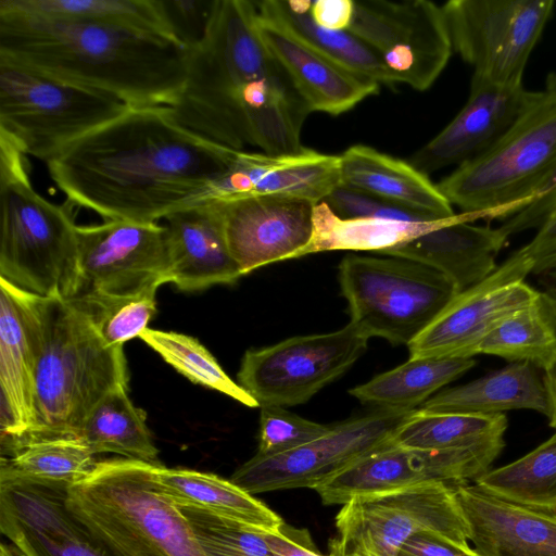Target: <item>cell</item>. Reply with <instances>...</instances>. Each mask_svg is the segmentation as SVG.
Wrapping results in <instances>:
<instances>
[{
    "label": "cell",
    "mask_w": 556,
    "mask_h": 556,
    "mask_svg": "<svg viewBox=\"0 0 556 556\" xmlns=\"http://www.w3.org/2000/svg\"><path fill=\"white\" fill-rule=\"evenodd\" d=\"M175 36L188 48L202 37L214 1H163Z\"/></svg>",
    "instance_id": "45"
},
{
    "label": "cell",
    "mask_w": 556,
    "mask_h": 556,
    "mask_svg": "<svg viewBox=\"0 0 556 556\" xmlns=\"http://www.w3.org/2000/svg\"><path fill=\"white\" fill-rule=\"evenodd\" d=\"M510 363L527 362L543 371L556 362V331L540 292L529 306L513 314L490 331L473 349Z\"/></svg>",
    "instance_id": "37"
},
{
    "label": "cell",
    "mask_w": 556,
    "mask_h": 556,
    "mask_svg": "<svg viewBox=\"0 0 556 556\" xmlns=\"http://www.w3.org/2000/svg\"><path fill=\"white\" fill-rule=\"evenodd\" d=\"M170 254V283L185 292L232 285L241 276L225 236L220 205L201 202L165 218Z\"/></svg>",
    "instance_id": "22"
},
{
    "label": "cell",
    "mask_w": 556,
    "mask_h": 556,
    "mask_svg": "<svg viewBox=\"0 0 556 556\" xmlns=\"http://www.w3.org/2000/svg\"><path fill=\"white\" fill-rule=\"evenodd\" d=\"M341 184L437 219L456 214L428 175L408 161L355 144L340 154Z\"/></svg>",
    "instance_id": "26"
},
{
    "label": "cell",
    "mask_w": 556,
    "mask_h": 556,
    "mask_svg": "<svg viewBox=\"0 0 556 556\" xmlns=\"http://www.w3.org/2000/svg\"><path fill=\"white\" fill-rule=\"evenodd\" d=\"M539 291L546 303L556 331V267L539 275Z\"/></svg>",
    "instance_id": "50"
},
{
    "label": "cell",
    "mask_w": 556,
    "mask_h": 556,
    "mask_svg": "<svg viewBox=\"0 0 556 556\" xmlns=\"http://www.w3.org/2000/svg\"><path fill=\"white\" fill-rule=\"evenodd\" d=\"M348 30L374 50L396 84L418 91L434 84L454 51L442 7L428 0H354Z\"/></svg>",
    "instance_id": "13"
},
{
    "label": "cell",
    "mask_w": 556,
    "mask_h": 556,
    "mask_svg": "<svg viewBox=\"0 0 556 556\" xmlns=\"http://www.w3.org/2000/svg\"><path fill=\"white\" fill-rule=\"evenodd\" d=\"M556 164V77L509 129L480 156L457 166L437 186L469 222L509 218L528 202Z\"/></svg>",
    "instance_id": "7"
},
{
    "label": "cell",
    "mask_w": 556,
    "mask_h": 556,
    "mask_svg": "<svg viewBox=\"0 0 556 556\" xmlns=\"http://www.w3.org/2000/svg\"><path fill=\"white\" fill-rule=\"evenodd\" d=\"M189 48L155 34L0 8V58L118 98L173 106Z\"/></svg>",
    "instance_id": "3"
},
{
    "label": "cell",
    "mask_w": 556,
    "mask_h": 556,
    "mask_svg": "<svg viewBox=\"0 0 556 556\" xmlns=\"http://www.w3.org/2000/svg\"><path fill=\"white\" fill-rule=\"evenodd\" d=\"M178 506L204 556H277L278 531L269 532L201 507Z\"/></svg>",
    "instance_id": "40"
},
{
    "label": "cell",
    "mask_w": 556,
    "mask_h": 556,
    "mask_svg": "<svg viewBox=\"0 0 556 556\" xmlns=\"http://www.w3.org/2000/svg\"><path fill=\"white\" fill-rule=\"evenodd\" d=\"M3 281L20 304L36 358L37 424L2 445L39 438L76 437L93 407L113 389L128 387L123 346H109L72 301L36 296Z\"/></svg>",
    "instance_id": "4"
},
{
    "label": "cell",
    "mask_w": 556,
    "mask_h": 556,
    "mask_svg": "<svg viewBox=\"0 0 556 556\" xmlns=\"http://www.w3.org/2000/svg\"><path fill=\"white\" fill-rule=\"evenodd\" d=\"M258 15L268 20L344 68L377 84L396 83L374 50L350 30H331L312 18L309 0L254 1Z\"/></svg>",
    "instance_id": "29"
},
{
    "label": "cell",
    "mask_w": 556,
    "mask_h": 556,
    "mask_svg": "<svg viewBox=\"0 0 556 556\" xmlns=\"http://www.w3.org/2000/svg\"><path fill=\"white\" fill-rule=\"evenodd\" d=\"M15 553V552H14ZM15 556H17V554L15 553Z\"/></svg>",
    "instance_id": "53"
},
{
    "label": "cell",
    "mask_w": 556,
    "mask_h": 556,
    "mask_svg": "<svg viewBox=\"0 0 556 556\" xmlns=\"http://www.w3.org/2000/svg\"><path fill=\"white\" fill-rule=\"evenodd\" d=\"M507 239L500 227L475 226L464 214H456L433 230L384 255L431 266L447 275L462 292L497 268L496 256Z\"/></svg>",
    "instance_id": "25"
},
{
    "label": "cell",
    "mask_w": 556,
    "mask_h": 556,
    "mask_svg": "<svg viewBox=\"0 0 556 556\" xmlns=\"http://www.w3.org/2000/svg\"><path fill=\"white\" fill-rule=\"evenodd\" d=\"M414 410L376 409L330 426L321 437L283 454L242 464L230 481L254 495L288 489H315L369 453L387 445Z\"/></svg>",
    "instance_id": "14"
},
{
    "label": "cell",
    "mask_w": 556,
    "mask_h": 556,
    "mask_svg": "<svg viewBox=\"0 0 556 556\" xmlns=\"http://www.w3.org/2000/svg\"><path fill=\"white\" fill-rule=\"evenodd\" d=\"M475 365L473 357H409L349 393L377 409L415 410Z\"/></svg>",
    "instance_id": "31"
},
{
    "label": "cell",
    "mask_w": 556,
    "mask_h": 556,
    "mask_svg": "<svg viewBox=\"0 0 556 556\" xmlns=\"http://www.w3.org/2000/svg\"><path fill=\"white\" fill-rule=\"evenodd\" d=\"M156 292L118 298L81 293L72 301L91 320L109 346H123L139 337L156 313Z\"/></svg>",
    "instance_id": "41"
},
{
    "label": "cell",
    "mask_w": 556,
    "mask_h": 556,
    "mask_svg": "<svg viewBox=\"0 0 556 556\" xmlns=\"http://www.w3.org/2000/svg\"><path fill=\"white\" fill-rule=\"evenodd\" d=\"M309 13L313 21L323 28L346 30L353 18L354 0L312 1Z\"/></svg>",
    "instance_id": "48"
},
{
    "label": "cell",
    "mask_w": 556,
    "mask_h": 556,
    "mask_svg": "<svg viewBox=\"0 0 556 556\" xmlns=\"http://www.w3.org/2000/svg\"><path fill=\"white\" fill-rule=\"evenodd\" d=\"M330 426L305 419L276 405L261 406L258 456H276L298 448L329 430Z\"/></svg>",
    "instance_id": "42"
},
{
    "label": "cell",
    "mask_w": 556,
    "mask_h": 556,
    "mask_svg": "<svg viewBox=\"0 0 556 556\" xmlns=\"http://www.w3.org/2000/svg\"><path fill=\"white\" fill-rule=\"evenodd\" d=\"M336 529L329 552L337 556H399L424 531L470 545L456 489L442 482L354 497L339 510Z\"/></svg>",
    "instance_id": "10"
},
{
    "label": "cell",
    "mask_w": 556,
    "mask_h": 556,
    "mask_svg": "<svg viewBox=\"0 0 556 556\" xmlns=\"http://www.w3.org/2000/svg\"><path fill=\"white\" fill-rule=\"evenodd\" d=\"M185 127L217 144L271 155L303 150L312 113L264 42L254 1L214 0L200 40L189 48L178 101L169 106Z\"/></svg>",
    "instance_id": "2"
},
{
    "label": "cell",
    "mask_w": 556,
    "mask_h": 556,
    "mask_svg": "<svg viewBox=\"0 0 556 556\" xmlns=\"http://www.w3.org/2000/svg\"><path fill=\"white\" fill-rule=\"evenodd\" d=\"M456 496L480 556H556V514L500 500L469 483L457 486Z\"/></svg>",
    "instance_id": "23"
},
{
    "label": "cell",
    "mask_w": 556,
    "mask_h": 556,
    "mask_svg": "<svg viewBox=\"0 0 556 556\" xmlns=\"http://www.w3.org/2000/svg\"><path fill=\"white\" fill-rule=\"evenodd\" d=\"M553 0H451L442 7L453 50L475 76L519 87L553 14Z\"/></svg>",
    "instance_id": "11"
},
{
    "label": "cell",
    "mask_w": 556,
    "mask_h": 556,
    "mask_svg": "<svg viewBox=\"0 0 556 556\" xmlns=\"http://www.w3.org/2000/svg\"><path fill=\"white\" fill-rule=\"evenodd\" d=\"M258 29L312 113L340 115L379 92V84L344 68L260 15Z\"/></svg>",
    "instance_id": "24"
},
{
    "label": "cell",
    "mask_w": 556,
    "mask_h": 556,
    "mask_svg": "<svg viewBox=\"0 0 556 556\" xmlns=\"http://www.w3.org/2000/svg\"><path fill=\"white\" fill-rule=\"evenodd\" d=\"M1 440L35 429L36 358L25 315L0 280Z\"/></svg>",
    "instance_id": "27"
},
{
    "label": "cell",
    "mask_w": 556,
    "mask_h": 556,
    "mask_svg": "<svg viewBox=\"0 0 556 556\" xmlns=\"http://www.w3.org/2000/svg\"><path fill=\"white\" fill-rule=\"evenodd\" d=\"M100 460L72 484L67 506L112 556H204L179 506L161 488L156 466Z\"/></svg>",
    "instance_id": "5"
},
{
    "label": "cell",
    "mask_w": 556,
    "mask_h": 556,
    "mask_svg": "<svg viewBox=\"0 0 556 556\" xmlns=\"http://www.w3.org/2000/svg\"><path fill=\"white\" fill-rule=\"evenodd\" d=\"M473 484L500 500L556 514V432L525 456L489 469Z\"/></svg>",
    "instance_id": "36"
},
{
    "label": "cell",
    "mask_w": 556,
    "mask_h": 556,
    "mask_svg": "<svg viewBox=\"0 0 556 556\" xmlns=\"http://www.w3.org/2000/svg\"><path fill=\"white\" fill-rule=\"evenodd\" d=\"M448 219L409 223L380 218H344L321 201L315 204L313 237L300 257L325 251H371L384 254Z\"/></svg>",
    "instance_id": "32"
},
{
    "label": "cell",
    "mask_w": 556,
    "mask_h": 556,
    "mask_svg": "<svg viewBox=\"0 0 556 556\" xmlns=\"http://www.w3.org/2000/svg\"><path fill=\"white\" fill-rule=\"evenodd\" d=\"M544 376L552 403V415L548 419L549 426L556 429V362L544 370Z\"/></svg>",
    "instance_id": "51"
},
{
    "label": "cell",
    "mask_w": 556,
    "mask_h": 556,
    "mask_svg": "<svg viewBox=\"0 0 556 556\" xmlns=\"http://www.w3.org/2000/svg\"><path fill=\"white\" fill-rule=\"evenodd\" d=\"M556 208V164L539 185L526 205L500 227L507 236L538 229Z\"/></svg>",
    "instance_id": "44"
},
{
    "label": "cell",
    "mask_w": 556,
    "mask_h": 556,
    "mask_svg": "<svg viewBox=\"0 0 556 556\" xmlns=\"http://www.w3.org/2000/svg\"><path fill=\"white\" fill-rule=\"evenodd\" d=\"M139 338L193 383L218 391L248 407L257 402L220 367L197 339L175 331L144 329Z\"/></svg>",
    "instance_id": "39"
},
{
    "label": "cell",
    "mask_w": 556,
    "mask_h": 556,
    "mask_svg": "<svg viewBox=\"0 0 556 556\" xmlns=\"http://www.w3.org/2000/svg\"><path fill=\"white\" fill-rule=\"evenodd\" d=\"M238 151L182 126L169 106H129L46 164L71 206L157 223L193 204Z\"/></svg>",
    "instance_id": "1"
},
{
    "label": "cell",
    "mask_w": 556,
    "mask_h": 556,
    "mask_svg": "<svg viewBox=\"0 0 556 556\" xmlns=\"http://www.w3.org/2000/svg\"><path fill=\"white\" fill-rule=\"evenodd\" d=\"M340 184V155L307 148L280 155L239 150L228 169L193 204L261 195L319 203Z\"/></svg>",
    "instance_id": "21"
},
{
    "label": "cell",
    "mask_w": 556,
    "mask_h": 556,
    "mask_svg": "<svg viewBox=\"0 0 556 556\" xmlns=\"http://www.w3.org/2000/svg\"><path fill=\"white\" fill-rule=\"evenodd\" d=\"M70 486L0 466V530L17 556H112L70 511Z\"/></svg>",
    "instance_id": "18"
},
{
    "label": "cell",
    "mask_w": 556,
    "mask_h": 556,
    "mask_svg": "<svg viewBox=\"0 0 556 556\" xmlns=\"http://www.w3.org/2000/svg\"><path fill=\"white\" fill-rule=\"evenodd\" d=\"M0 556H15V553L11 546L2 543L0 546Z\"/></svg>",
    "instance_id": "52"
},
{
    "label": "cell",
    "mask_w": 556,
    "mask_h": 556,
    "mask_svg": "<svg viewBox=\"0 0 556 556\" xmlns=\"http://www.w3.org/2000/svg\"><path fill=\"white\" fill-rule=\"evenodd\" d=\"M531 263L518 249L478 283L459 292L408 345L409 357H472L497 325L532 304L540 291L525 282Z\"/></svg>",
    "instance_id": "16"
},
{
    "label": "cell",
    "mask_w": 556,
    "mask_h": 556,
    "mask_svg": "<svg viewBox=\"0 0 556 556\" xmlns=\"http://www.w3.org/2000/svg\"><path fill=\"white\" fill-rule=\"evenodd\" d=\"M399 556H480L470 545L464 546L446 538L424 531L413 535Z\"/></svg>",
    "instance_id": "47"
},
{
    "label": "cell",
    "mask_w": 556,
    "mask_h": 556,
    "mask_svg": "<svg viewBox=\"0 0 556 556\" xmlns=\"http://www.w3.org/2000/svg\"><path fill=\"white\" fill-rule=\"evenodd\" d=\"M0 8L118 26L181 42L162 0H0Z\"/></svg>",
    "instance_id": "35"
},
{
    "label": "cell",
    "mask_w": 556,
    "mask_h": 556,
    "mask_svg": "<svg viewBox=\"0 0 556 556\" xmlns=\"http://www.w3.org/2000/svg\"><path fill=\"white\" fill-rule=\"evenodd\" d=\"M129 106L94 90L0 58V137L48 162Z\"/></svg>",
    "instance_id": "8"
},
{
    "label": "cell",
    "mask_w": 556,
    "mask_h": 556,
    "mask_svg": "<svg viewBox=\"0 0 556 556\" xmlns=\"http://www.w3.org/2000/svg\"><path fill=\"white\" fill-rule=\"evenodd\" d=\"M368 340L349 323L337 331L296 336L249 350L241 361L238 383L258 407L303 404L348 371L366 351Z\"/></svg>",
    "instance_id": "12"
},
{
    "label": "cell",
    "mask_w": 556,
    "mask_h": 556,
    "mask_svg": "<svg viewBox=\"0 0 556 556\" xmlns=\"http://www.w3.org/2000/svg\"><path fill=\"white\" fill-rule=\"evenodd\" d=\"M521 250L531 263V274L541 275L556 267V208Z\"/></svg>",
    "instance_id": "46"
},
{
    "label": "cell",
    "mask_w": 556,
    "mask_h": 556,
    "mask_svg": "<svg viewBox=\"0 0 556 556\" xmlns=\"http://www.w3.org/2000/svg\"><path fill=\"white\" fill-rule=\"evenodd\" d=\"M325 202L337 215L344 218H380L409 223L443 220L414 212L342 184L329 193Z\"/></svg>",
    "instance_id": "43"
},
{
    "label": "cell",
    "mask_w": 556,
    "mask_h": 556,
    "mask_svg": "<svg viewBox=\"0 0 556 556\" xmlns=\"http://www.w3.org/2000/svg\"><path fill=\"white\" fill-rule=\"evenodd\" d=\"M350 323L366 337L409 345L460 292L444 273L424 263L351 254L339 264Z\"/></svg>",
    "instance_id": "9"
},
{
    "label": "cell",
    "mask_w": 556,
    "mask_h": 556,
    "mask_svg": "<svg viewBox=\"0 0 556 556\" xmlns=\"http://www.w3.org/2000/svg\"><path fill=\"white\" fill-rule=\"evenodd\" d=\"M0 279L41 298L72 300L80 289L77 225L29 179L27 156L0 137Z\"/></svg>",
    "instance_id": "6"
},
{
    "label": "cell",
    "mask_w": 556,
    "mask_h": 556,
    "mask_svg": "<svg viewBox=\"0 0 556 556\" xmlns=\"http://www.w3.org/2000/svg\"><path fill=\"white\" fill-rule=\"evenodd\" d=\"M277 556H337L323 554L306 529L295 528L286 522L277 533Z\"/></svg>",
    "instance_id": "49"
},
{
    "label": "cell",
    "mask_w": 556,
    "mask_h": 556,
    "mask_svg": "<svg viewBox=\"0 0 556 556\" xmlns=\"http://www.w3.org/2000/svg\"><path fill=\"white\" fill-rule=\"evenodd\" d=\"M534 94L523 86H502L472 75L463 109L408 162L429 175L480 156L509 129Z\"/></svg>",
    "instance_id": "20"
},
{
    "label": "cell",
    "mask_w": 556,
    "mask_h": 556,
    "mask_svg": "<svg viewBox=\"0 0 556 556\" xmlns=\"http://www.w3.org/2000/svg\"><path fill=\"white\" fill-rule=\"evenodd\" d=\"M216 202L228 248L242 276L300 257L312 240L316 203L309 200L261 195Z\"/></svg>",
    "instance_id": "19"
},
{
    "label": "cell",
    "mask_w": 556,
    "mask_h": 556,
    "mask_svg": "<svg viewBox=\"0 0 556 556\" xmlns=\"http://www.w3.org/2000/svg\"><path fill=\"white\" fill-rule=\"evenodd\" d=\"M418 408L478 416L511 409H532L548 419L552 415L544 371L527 362H514L471 382L444 389Z\"/></svg>",
    "instance_id": "28"
},
{
    "label": "cell",
    "mask_w": 556,
    "mask_h": 556,
    "mask_svg": "<svg viewBox=\"0 0 556 556\" xmlns=\"http://www.w3.org/2000/svg\"><path fill=\"white\" fill-rule=\"evenodd\" d=\"M505 414L478 416L415 409L397 428L392 442L420 451L505 446Z\"/></svg>",
    "instance_id": "34"
},
{
    "label": "cell",
    "mask_w": 556,
    "mask_h": 556,
    "mask_svg": "<svg viewBox=\"0 0 556 556\" xmlns=\"http://www.w3.org/2000/svg\"><path fill=\"white\" fill-rule=\"evenodd\" d=\"M1 466L18 475L49 482L74 484L98 463L76 437L29 439L1 447Z\"/></svg>",
    "instance_id": "38"
},
{
    "label": "cell",
    "mask_w": 556,
    "mask_h": 556,
    "mask_svg": "<svg viewBox=\"0 0 556 556\" xmlns=\"http://www.w3.org/2000/svg\"><path fill=\"white\" fill-rule=\"evenodd\" d=\"M503 448L420 451L391 440L314 490L325 505H344L354 497L425 483L442 482L456 489L488 471Z\"/></svg>",
    "instance_id": "17"
},
{
    "label": "cell",
    "mask_w": 556,
    "mask_h": 556,
    "mask_svg": "<svg viewBox=\"0 0 556 556\" xmlns=\"http://www.w3.org/2000/svg\"><path fill=\"white\" fill-rule=\"evenodd\" d=\"M77 238L78 294L139 296L156 292L161 285L170 281L166 226L105 220L96 225H77Z\"/></svg>",
    "instance_id": "15"
},
{
    "label": "cell",
    "mask_w": 556,
    "mask_h": 556,
    "mask_svg": "<svg viewBox=\"0 0 556 556\" xmlns=\"http://www.w3.org/2000/svg\"><path fill=\"white\" fill-rule=\"evenodd\" d=\"M144 410L128 396V387L109 392L85 419L78 438L97 455L114 453L124 458L157 464L159 451L146 422Z\"/></svg>",
    "instance_id": "33"
},
{
    "label": "cell",
    "mask_w": 556,
    "mask_h": 556,
    "mask_svg": "<svg viewBox=\"0 0 556 556\" xmlns=\"http://www.w3.org/2000/svg\"><path fill=\"white\" fill-rule=\"evenodd\" d=\"M156 479L178 505L201 507L269 532L279 531L285 523L262 501L216 475L157 465Z\"/></svg>",
    "instance_id": "30"
}]
</instances>
